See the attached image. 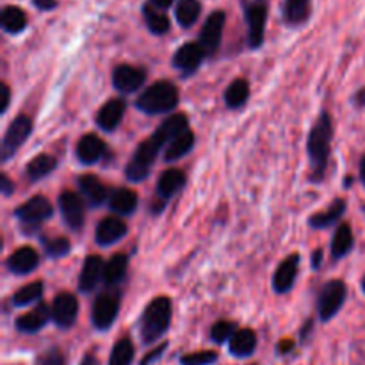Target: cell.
Listing matches in <instances>:
<instances>
[{
    "mask_svg": "<svg viewBox=\"0 0 365 365\" xmlns=\"http://www.w3.org/2000/svg\"><path fill=\"white\" fill-rule=\"evenodd\" d=\"M189 128V120L185 114H173L168 120H164L160 123V127L150 135L148 139L141 143L138 146V150L132 155L130 163L125 168V175L130 182H141L152 171L153 164H155L157 155H159L160 150L171 141L177 134L187 130Z\"/></svg>",
    "mask_w": 365,
    "mask_h": 365,
    "instance_id": "6da1fadb",
    "label": "cell"
},
{
    "mask_svg": "<svg viewBox=\"0 0 365 365\" xmlns=\"http://www.w3.org/2000/svg\"><path fill=\"white\" fill-rule=\"evenodd\" d=\"M331 141H334V120L328 110H323L312 128H310L307 152L310 159V180L321 184L327 177L328 163L331 157Z\"/></svg>",
    "mask_w": 365,
    "mask_h": 365,
    "instance_id": "7a4b0ae2",
    "label": "cell"
},
{
    "mask_svg": "<svg viewBox=\"0 0 365 365\" xmlns=\"http://www.w3.org/2000/svg\"><path fill=\"white\" fill-rule=\"evenodd\" d=\"M171 323V302L168 296H157L146 305L141 319V339L145 344L157 342Z\"/></svg>",
    "mask_w": 365,
    "mask_h": 365,
    "instance_id": "3957f363",
    "label": "cell"
},
{
    "mask_svg": "<svg viewBox=\"0 0 365 365\" xmlns=\"http://www.w3.org/2000/svg\"><path fill=\"white\" fill-rule=\"evenodd\" d=\"M178 106V89L170 81H157L135 100V107L145 114L171 113Z\"/></svg>",
    "mask_w": 365,
    "mask_h": 365,
    "instance_id": "277c9868",
    "label": "cell"
},
{
    "mask_svg": "<svg viewBox=\"0 0 365 365\" xmlns=\"http://www.w3.org/2000/svg\"><path fill=\"white\" fill-rule=\"evenodd\" d=\"M346 296H348V287L342 280H331L323 287L319 294V302H317V312H319L321 321L334 319L346 303Z\"/></svg>",
    "mask_w": 365,
    "mask_h": 365,
    "instance_id": "5b68a950",
    "label": "cell"
},
{
    "mask_svg": "<svg viewBox=\"0 0 365 365\" xmlns=\"http://www.w3.org/2000/svg\"><path fill=\"white\" fill-rule=\"evenodd\" d=\"M120 312V292L107 291L95 299L91 309V321L96 330H109Z\"/></svg>",
    "mask_w": 365,
    "mask_h": 365,
    "instance_id": "8992f818",
    "label": "cell"
},
{
    "mask_svg": "<svg viewBox=\"0 0 365 365\" xmlns=\"http://www.w3.org/2000/svg\"><path fill=\"white\" fill-rule=\"evenodd\" d=\"M53 214V207L45 196H32L29 202L21 203L18 209H14V217L20 221L24 227H38L43 221L50 220Z\"/></svg>",
    "mask_w": 365,
    "mask_h": 365,
    "instance_id": "52a82bcc",
    "label": "cell"
},
{
    "mask_svg": "<svg viewBox=\"0 0 365 365\" xmlns=\"http://www.w3.org/2000/svg\"><path fill=\"white\" fill-rule=\"evenodd\" d=\"M31 134H32L31 118L25 116V114H20V116L14 118V120L11 121L9 127H7L6 134H4L2 160L11 159V157L20 150V146L27 141V138Z\"/></svg>",
    "mask_w": 365,
    "mask_h": 365,
    "instance_id": "ba28073f",
    "label": "cell"
},
{
    "mask_svg": "<svg viewBox=\"0 0 365 365\" xmlns=\"http://www.w3.org/2000/svg\"><path fill=\"white\" fill-rule=\"evenodd\" d=\"M267 20L266 0H255L246 7V21H248V43L252 48H260L264 43Z\"/></svg>",
    "mask_w": 365,
    "mask_h": 365,
    "instance_id": "9c48e42d",
    "label": "cell"
},
{
    "mask_svg": "<svg viewBox=\"0 0 365 365\" xmlns=\"http://www.w3.org/2000/svg\"><path fill=\"white\" fill-rule=\"evenodd\" d=\"M227 21V14L223 11H214L202 27V34H200V45L205 50L207 56H214L221 45V38H223V27Z\"/></svg>",
    "mask_w": 365,
    "mask_h": 365,
    "instance_id": "30bf717a",
    "label": "cell"
},
{
    "mask_svg": "<svg viewBox=\"0 0 365 365\" xmlns=\"http://www.w3.org/2000/svg\"><path fill=\"white\" fill-rule=\"evenodd\" d=\"M59 210L61 216H63V221L66 223V227L70 230L78 232L84 225L86 214H84V202L78 195L71 191L61 192L59 196Z\"/></svg>",
    "mask_w": 365,
    "mask_h": 365,
    "instance_id": "8fae6325",
    "label": "cell"
},
{
    "mask_svg": "<svg viewBox=\"0 0 365 365\" xmlns=\"http://www.w3.org/2000/svg\"><path fill=\"white\" fill-rule=\"evenodd\" d=\"M78 316V302L71 292H61L52 303V319L63 330H68L75 324Z\"/></svg>",
    "mask_w": 365,
    "mask_h": 365,
    "instance_id": "7c38bea8",
    "label": "cell"
},
{
    "mask_svg": "<svg viewBox=\"0 0 365 365\" xmlns=\"http://www.w3.org/2000/svg\"><path fill=\"white\" fill-rule=\"evenodd\" d=\"M146 71L132 64H120L113 71V84L121 93H134L145 84Z\"/></svg>",
    "mask_w": 365,
    "mask_h": 365,
    "instance_id": "4fadbf2b",
    "label": "cell"
},
{
    "mask_svg": "<svg viewBox=\"0 0 365 365\" xmlns=\"http://www.w3.org/2000/svg\"><path fill=\"white\" fill-rule=\"evenodd\" d=\"M205 50L202 48L200 43H185V45H182L175 52L173 66L184 75H191L198 70L200 64L205 59Z\"/></svg>",
    "mask_w": 365,
    "mask_h": 365,
    "instance_id": "5bb4252c",
    "label": "cell"
},
{
    "mask_svg": "<svg viewBox=\"0 0 365 365\" xmlns=\"http://www.w3.org/2000/svg\"><path fill=\"white\" fill-rule=\"evenodd\" d=\"M299 262H302V257L298 253H292L291 257L282 260L280 266L277 267L273 274V289L278 294H285V292L291 291L296 282V277H298Z\"/></svg>",
    "mask_w": 365,
    "mask_h": 365,
    "instance_id": "9a60e30c",
    "label": "cell"
},
{
    "mask_svg": "<svg viewBox=\"0 0 365 365\" xmlns=\"http://www.w3.org/2000/svg\"><path fill=\"white\" fill-rule=\"evenodd\" d=\"M125 109H127V103L121 98H113L109 102L103 103L102 107L96 113V125H98L102 130L113 132L116 130L118 125L123 120Z\"/></svg>",
    "mask_w": 365,
    "mask_h": 365,
    "instance_id": "2e32d148",
    "label": "cell"
},
{
    "mask_svg": "<svg viewBox=\"0 0 365 365\" xmlns=\"http://www.w3.org/2000/svg\"><path fill=\"white\" fill-rule=\"evenodd\" d=\"M6 266L14 274H29L39 266V255L31 246H21L11 253Z\"/></svg>",
    "mask_w": 365,
    "mask_h": 365,
    "instance_id": "e0dca14e",
    "label": "cell"
},
{
    "mask_svg": "<svg viewBox=\"0 0 365 365\" xmlns=\"http://www.w3.org/2000/svg\"><path fill=\"white\" fill-rule=\"evenodd\" d=\"M128 228L118 217H103L95 230V241L100 246H110L127 235Z\"/></svg>",
    "mask_w": 365,
    "mask_h": 365,
    "instance_id": "ac0fdd59",
    "label": "cell"
},
{
    "mask_svg": "<svg viewBox=\"0 0 365 365\" xmlns=\"http://www.w3.org/2000/svg\"><path fill=\"white\" fill-rule=\"evenodd\" d=\"M107 146L96 134H86L77 143V157L82 164H95L106 153Z\"/></svg>",
    "mask_w": 365,
    "mask_h": 365,
    "instance_id": "d6986e66",
    "label": "cell"
},
{
    "mask_svg": "<svg viewBox=\"0 0 365 365\" xmlns=\"http://www.w3.org/2000/svg\"><path fill=\"white\" fill-rule=\"evenodd\" d=\"M103 264L102 257L98 255H89L84 260V266H82L81 274H78V289L82 292H89L98 285L100 278H103Z\"/></svg>",
    "mask_w": 365,
    "mask_h": 365,
    "instance_id": "ffe728a7",
    "label": "cell"
},
{
    "mask_svg": "<svg viewBox=\"0 0 365 365\" xmlns=\"http://www.w3.org/2000/svg\"><path fill=\"white\" fill-rule=\"evenodd\" d=\"M52 317V309H48V305L41 303V305L36 307L32 312L24 314L16 319V328L21 334H36V331L41 330L48 319Z\"/></svg>",
    "mask_w": 365,
    "mask_h": 365,
    "instance_id": "44dd1931",
    "label": "cell"
},
{
    "mask_svg": "<svg viewBox=\"0 0 365 365\" xmlns=\"http://www.w3.org/2000/svg\"><path fill=\"white\" fill-rule=\"evenodd\" d=\"M185 185V175L184 171L180 170H166L163 175H160L159 182H157V195H159V200L164 203L170 198H173L178 191Z\"/></svg>",
    "mask_w": 365,
    "mask_h": 365,
    "instance_id": "7402d4cb",
    "label": "cell"
},
{
    "mask_svg": "<svg viewBox=\"0 0 365 365\" xmlns=\"http://www.w3.org/2000/svg\"><path fill=\"white\" fill-rule=\"evenodd\" d=\"M257 349V335L255 331L250 328H242L234 334V337L228 342V351L234 355L235 359H246L252 356Z\"/></svg>",
    "mask_w": 365,
    "mask_h": 365,
    "instance_id": "603a6c76",
    "label": "cell"
},
{
    "mask_svg": "<svg viewBox=\"0 0 365 365\" xmlns=\"http://www.w3.org/2000/svg\"><path fill=\"white\" fill-rule=\"evenodd\" d=\"M78 189L91 207L102 205L107 200V187L95 175H82L78 178Z\"/></svg>",
    "mask_w": 365,
    "mask_h": 365,
    "instance_id": "cb8c5ba5",
    "label": "cell"
},
{
    "mask_svg": "<svg viewBox=\"0 0 365 365\" xmlns=\"http://www.w3.org/2000/svg\"><path fill=\"white\" fill-rule=\"evenodd\" d=\"M346 207H348V203H346L344 198H335L334 203H331L328 209L321 210L319 214H316V216L310 217L309 225L312 228H317V230L331 227V225H335L341 221V217L344 216V212H346Z\"/></svg>",
    "mask_w": 365,
    "mask_h": 365,
    "instance_id": "d4e9b609",
    "label": "cell"
},
{
    "mask_svg": "<svg viewBox=\"0 0 365 365\" xmlns=\"http://www.w3.org/2000/svg\"><path fill=\"white\" fill-rule=\"evenodd\" d=\"M192 146H195V134L187 128V130L177 134L168 143L166 150H164V160L173 163V160L182 159V157L191 152Z\"/></svg>",
    "mask_w": 365,
    "mask_h": 365,
    "instance_id": "484cf974",
    "label": "cell"
},
{
    "mask_svg": "<svg viewBox=\"0 0 365 365\" xmlns=\"http://www.w3.org/2000/svg\"><path fill=\"white\" fill-rule=\"evenodd\" d=\"M353 246H355V235H353L351 227L348 223H341L331 239V257L335 260L344 259L351 252Z\"/></svg>",
    "mask_w": 365,
    "mask_h": 365,
    "instance_id": "4316f807",
    "label": "cell"
},
{
    "mask_svg": "<svg viewBox=\"0 0 365 365\" xmlns=\"http://www.w3.org/2000/svg\"><path fill=\"white\" fill-rule=\"evenodd\" d=\"M128 269V257L125 253H116L110 257L109 262L103 267V284L107 287H116L121 280L125 278Z\"/></svg>",
    "mask_w": 365,
    "mask_h": 365,
    "instance_id": "83f0119b",
    "label": "cell"
},
{
    "mask_svg": "<svg viewBox=\"0 0 365 365\" xmlns=\"http://www.w3.org/2000/svg\"><path fill=\"white\" fill-rule=\"evenodd\" d=\"M109 207L113 212L120 214V216L134 214V210L138 209V195L132 189H116L109 198Z\"/></svg>",
    "mask_w": 365,
    "mask_h": 365,
    "instance_id": "f1b7e54d",
    "label": "cell"
},
{
    "mask_svg": "<svg viewBox=\"0 0 365 365\" xmlns=\"http://www.w3.org/2000/svg\"><path fill=\"white\" fill-rule=\"evenodd\" d=\"M56 166H57L56 157L48 155V153H39V155H36L34 159L27 164L25 173H27L29 180L38 182L41 180V178L48 177V175L56 170Z\"/></svg>",
    "mask_w": 365,
    "mask_h": 365,
    "instance_id": "f546056e",
    "label": "cell"
},
{
    "mask_svg": "<svg viewBox=\"0 0 365 365\" xmlns=\"http://www.w3.org/2000/svg\"><path fill=\"white\" fill-rule=\"evenodd\" d=\"M0 24H2V29L6 32L18 34V32L27 27V14L20 7L6 6L2 9V14H0Z\"/></svg>",
    "mask_w": 365,
    "mask_h": 365,
    "instance_id": "4dcf8cb0",
    "label": "cell"
},
{
    "mask_svg": "<svg viewBox=\"0 0 365 365\" xmlns=\"http://www.w3.org/2000/svg\"><path fill=\"white\" fill-rule=\"evenodd\" d=\"M250 98V84L246 78H235L225 91V103L230 109H241Z\"/></svg>",
    "mask_w": 365,
    "mask_h": 365,
    "instance_id": "1f68e13d",
    "label": "cell"
},
{
    "mask_svg": "<svg viewBox=\"0 0 365 365\" xmlns=\"http://www.w3.org/2000/svg\"><path fill=\"white\" fill-rule=\"evenodd\" d=\"M200 13H202V6L198 0H178L177 9H175L177 21L184 29L192 27L200 18Z\"/></svg>",
    "mask_w": 365,
    "mask_h": 365,
    "instance_id": "d6a6232c",
    "label": "cell"
},
{
    "mask_svg": "<svg viewBox=\"0 0 365 365\" xmlns=\"http://www.w3.org/2000/svg\"><path fill=\"white\" fill-rule=\"evenodd\" d=\"M310 0H287L284 7V18L287 24L299 25L309 18Z\"/></svg>",
    "mask_w": 365,
    "mask_h": 365,
    "instance_id": "836d02e7",
    "label": "cell"
},
{
    "mask_svg": "<svg viewBox=\"0 0 365 365\" xmlns=\"http://www.w3.org/2000/svg\"><path fill=\"white\" fill-rule=\"evenodd\" d=\"M43 292H45V285H43V282L38 280V282H32V284L25 285V287L18 289L11 299H13L14 307H27V305H31V303L41 299Z\"/></svg>",
    "mask_w": 365,
    "mask_h": 365,
    "instance_id": "e575fe53",
    "label": "cell"
},
{
    "mask_svg": "<svg viewBox=\"0 0 365 365\" xmlns=\"http://www.w3.org/2000/svg\"><path fill=\"white\" fill-rule=\"evenodd\" d=\"M134 344H132L130 339L123 337L114 344L109 356V365H132V362H134Z\"/></svg>",
    "mask_w": 365,
    "mask_h": 365,
    "instance_id": "d590c367",
    "label": "cell"
},
{
    "mask_svg": "<svg viewBox=\"0 0 365 365\" xmlns=\"http://www.w3.org/2000/svg\"><path fill=\"white\" fill-rule=\"evenodd\" d=\"M143 16H145L146 27L153 32V34H166L170 31V18L166 14L159 13L153 6L143 7Z\"/></svg>",
    "mask_w": 365,
    "mask_h": 365,
    "instance_id": "8d00e7d4",
    "label": "cell"
},
{
    "mask_svg": "<svg viewBox=\"0 0 365 365\" xmlns=\"http://www.w3.org/2000/svg\"><path fill=\"white\" fill-rule=\"evenodd\" d=\"M235 334V323L232 321H217L210 328V341H214L216 344H225V342H230V339Z\"/></svg>",
    "mask_w": 365,
    "mask_h": 365,
    "instance_id": "74e56055",
    "label": "cell"
},
{
    "mask_svg": "<svg viewBox=\"0 0 365 365\" xmlns=\"http://www.w3.org/2000/svg\"><path fill=\"white\" fill-rule=\"evenodd\" d=\"M45 246V253L52 259H59V257H66L70 253L71 245L66 237H53V239H45L41 241Z\"/></svg>",
    "mask_w": 365,
    "mask_h": 365,
    "instance_id": "f35d334b",
    "label": "cell"
},
{
    "mask_svg": "<svg viewBox=\"0 0 365 365\" xmlns=\"http://www.w3.org/2000/svg\"><path fill=\"white\" fill-rule=\"evenodd\" d=\"M220 355L216 351H196L189 353V355L182 356L180 364L182 365H212L217 362Z\"/></svg>",
    "mask_w": 365,
    "mask_h": 365,
    "instance_id": "ab89813d",
    "label": "cell"
},
{
    "mask_svg": "<svg viewBox=\"0 0 365 365\" xmlns=\"http://www.w3.org/2000/svg\"><path fill=\"white\" fill-rule=\"evenodd\" d=\"M38 365H66V359L59 348H50L39 356Z\"/></svg>",
    "mask_w": 365,
    "mask_h": 365,
    "instance_id": "60d3db41",
    "label": "cell"
},
{
    "mask_svg": "<svg viewBox=\"0 0 365 365\" xmlns=\"http://www.w3.org/2000/svg\"><path fill=\"white\" fill-rule=\"evenodd\" d=\"M166 348H168L166 342H163L160 346H157L155 349H152V351H150L148 355H146L145 359L141 360V364H139V365H152L153 362H155V360H159L160 356H163V353L166 351Z\"/></svg>",
    "mask_w": 365,
    "mask_h": 365,
    "instance_id": "b9f144b4",
    "label": "cell"
},
{
    "mask_svg": "<svg viewBox=\"0 0 365 365\" xmlns=\"http://www.w3.org/2000/svg\"><path fill=\"white\" fill-rule=\"evenodd\" d=\"M0 191L4 196H11L14 192V184L7 178V175H2V178H0Z\"/></svg>",
    "mask_w": 365,
    "mask_h": 365,
    "instance_id": "7bdbcfd3",
    "label": "cell"
},
{
    "mask_svg": "<svg viewBox=\"0 0 365 365\" xmlns=\"http://www.w3.org/2000/svg\"><path fill=\"white\" fill-rule=\"evenodd\" d=\"M39 11H52L57 7V0H32Z\"/></svg>",
    "mask_w": 365,
    "mask_h": 365,
    "instance_id": "ee69618b",
    "label": "cell"
},
{
    "mask_svg": "<svg viewBox=\"0 0 365 365\" xmlns=\"http://www.w3.org/2000/svg\"><path fill=\"white\" fill-rule=\"evenodd\" d=\"M11 100V89L7 84H2V107H0V113H6L7 107H9Z\"/></svg>",
    "mask_w": 365,
    "mask_h": 365,
    "instance_id": "f6af8a7d",
    "label": "cell"
},
{
    "mask_svg": "<svg viewBox=\"0 0 365 365\" xmlns=\"http://www.w3.org/2000/svg\"><path fill=\"white\" fill-rule=\"evenodd\" d=\"M292 348H294V342L291 341V339H284V341H280V344H278V353L280 355H285V353L292 351Z\"/></svg>",
    "mask_w": 365,
    "mask_h": 365,
    "instance_id": "bcb514c9",
    "label": "cell"
},
{
    "mask_svg": "<svg viewBox=\"0 0 365 365\" xmlns=\"http://www.w3.org/2000/svg\"><path fill=\"white\" fill-rule=\"evenodd\" d=\"M321 264H323V250H316L312 253V267L317 271L321 267Z\"/></svg>",
    "mask_w": 365,
    "mask_h": 365,
    "instance_id": "7dc6e473",
    "label": "cell"
},
{
    "mask_svg": "<svg viewBox=\"0 0 365 365\" xmlns=\"http://www.w3.org/2000/svg\"><path fill=\"white\" fill-rule=\"evenodd\" d=\"M173 2L175 0H150V6H153L155 9H168Z\"/></svg>",
    "mask_w": 365,
    "mask_h": 365,
    "instance_id": "c3c4849f",
    "label": "cell"
},
{
    "mask_svg": "<svg viewBox=\"0 0 365 365\" xmlns=\"http://www.w3.org/2000/svg\"><path fill=\"white\" fill-rule=\"evenodd\" d=\"M78 365H100V364H98V359H96L95 355H84V359L81 360V364Z\"/></svg>",
    "mask_w": 365,
    "mask_h": 365,
    "instance_id": "681fc988",
    "label": "cell"
},
{
    "mask_svg": "<svg viewBox=\"0 0 365 365\" xmlns=\"http://www.w3.org/2000/svg\"><path fill=\"white\" fill-rule=\"evenodd\" d=\"M360 180L365 185V157L362 159V163H360Z\"/></svg>",
    "mask_w": 365,
    "mask_h": 365,
    "instance_id": "f907efd6",
    "label": "cell"
},
{
    "mask_svg": "<svg viewBox=\"0 0 365 365\" xmlns=\"http://www.w3.org/2000/svg\"><path fill=\"white\" fill-rule=\"evenodd\" d=\"M356 98H360V100H359L360 106H365V89H362V91H360L359 95H356Z\"/></svg>",
    "mask_w": 365,
    "mask_h": 365,
    "instance_id": "816d5d0a",
    "label": "cell"
},
{
    "mask_svg": "<svg viewBox=\"0 0 365 365\" xmlns=\"http://www.w3.org/2000/svg\"><path fill=\"white\" fill-rule=\"evenodd\" d=\"M362 291L365 292V277L362 278Z\"/></svg>",
    "mask_w": 365,
    "mask_h": 365,
    "instance_id": "f5cc1de1",
    "label": "cell"
},
{
    "mask_svg": "<svg viewBox=\"0 0 365 365\" xmlns=\"http://www.w3.org/2000/svg\"><path fill=\"white\" fill-rule=\"evenodd\" d=\"M253 365H255V364H253Z\"/></svg>",
    "mask_w": 365,
    "mask_h": 365,
    "instance_id": "db71d44e",
    "label": "cell"
}]
</instances>
